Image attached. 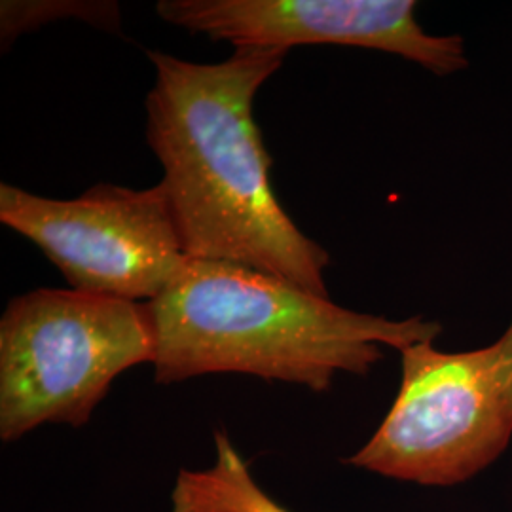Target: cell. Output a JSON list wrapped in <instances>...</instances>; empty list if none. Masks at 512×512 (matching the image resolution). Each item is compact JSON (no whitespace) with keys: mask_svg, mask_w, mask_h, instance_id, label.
Instances as JSON below:
<instances>
[{"mask_svg":"<svg viewBox=\"0 0 512 512\" xmlns=\"http://www.w3.org/2000/svg\"><path fill=\"white\" fill-rule=\"evenodd\" d=\"M287 50L236 48L222 63L148 52L147 141L164 167L162 190L190 260L230 262L330 298V256L275 198L253 105Z\"/></svg>","mask_w":512,"mask_h":512,"instance_id":"obj_1","label":"cell"},{"mask_svg":"<svg viewBox=\"0 0 512 512\" xmlns=\"http://www.w3.org/2000/svg\"><path fill=\"white\" fill-rule=\"evenodd\" d=\"M154 378L249 374L329 391L336 374L365 376L382 348L435 342L442 327L421 317L387 319L230 262L188 260L147 304Z\"/></svg>","mask_w":512,"mask_h":512,"instance_id":"obj_2","label":"cell"},{"mask_svg":"<svg viewBox=\"0 0 512 512\" xmlns=\"http://www.w3.org/2000/svg\"><path fill=\"white\" fill-rule=\"evenodd\" d=\"M152 357L147 304L73 289L19 294L0 319V439L88 423L112 382Z\"/></svg>","mask_w":512,"mask_h":512,"instance_id":"obj_3","label":"cell"},{"mask_svg":"<svg viewBox=\"0 0 512 512\" xmlns=\"http://www.w3.org/2000/svg\"><path fill=\"white\" fill-rule=\"evenodd\" d=\"M401 353L397 399L346 463L421 486H456L490 467L512 439V321L486 348Z\"/></svg>","mask_w":512,"mask_h":512,"instance_id":"obj_4","label":"cell"},{"mask_svg":"<svg viewBox=\"0 0 512 512\" xmlns=\"http://www.w3.org/2000/svg\"><path fill=\"white\" fill-rule=\"evenodd\" d=\"M0 222L31 239L78 293L148 304L190 260L160 184H97L74 200L2 184Z\"/></svg>","mask_w":512,"mask_h":512,"instance_id":"obj_5","label":"cell"},{"mask_svg":"<svg viewBox=\"0 0 512 512\" xmlns=\"http://www.w3.org/2000/svg\"><path fill=\"white\" fill-rule=\"evenodd\" d=\"M158 16L236 48L336 44L401 55L431 73L467 69L463 38L429 35L412 0H160Z\"/></svg>","mask_w":512,"mask_h":512,"instance_id":"obj_6","label":"cell"},{"mask_svg":"<svg viewBox=\"0 0 512 512\" xmlns=\"http://www.w3.org/2000/svg\"><path fill=\"white\" fill-rule=\"evenodd\" d=\"M217 461L205 471H181L173 512H289L264 494L224 433L215 435Z\"/></svg>","mask_w":512,"mask_h":512,"instance_id":"obj_7","label":"cell"},{"mask_svg":"<svg viewBox=\"0 0 512 512\" xmlns=\"http://www.w3.org/2000/svg\"><path fill=\"white\" fill-rule=\"evenodd\" d=\"M57 18H76L109 33H122L120 8L116 2H88V0H50V2H16L4 0L0 4V37L2 46H10L19 35L42 27Z\"/></svg>","mask_w":512,"mask_h":512,"instance_id":"obj_8","label":"cell"}]
</instances>
